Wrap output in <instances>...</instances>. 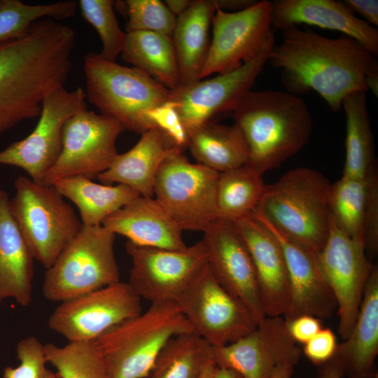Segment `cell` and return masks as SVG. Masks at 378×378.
<instances>
[{"mask_svg": "<svg viewBox=\"0 0 378 378\" xmlns=\"http://www.w3.org/2000/svg\"><path fill=\"white\" fill-rule=\"evenodd\" d=\"M83 71L86 98L101 114L135 133L154 128L146 113L167 101L170 90L141 70L106 60L95 52L85 54Z\"/></svg>", "mask_w": 378, "mask_h": 378, "instance_id": "cell-6", "label": "cell"}, {"mask_svg": "<svg viewBox=\"0 0 378 378\" xmlns=\"http://www.w3.org/2000/svg\"><path fill=\"white\" fill-rule=\"evenodd\" d=\"M305 24L340 31L378 53L377 29L356 17L343 1L334 0H278L272 2V29L284 31Z\"/></svg>", "mask_w": 378, "mask_h": 378, "instance_id": "cell-22", "label": "cell"}, {"mask_svg": "<svg viewBox=\"0 0 378 378\" xmlns=\"http://www.w3.org/2000/svg\"><path fill=\"white\" fill-rule=\"evenodd\" d=\"M125 130L111 117L87 108L78 112L63 127L61 152L43 183L52 185L55 180L68 176L97 177L118 154L116 141Z\"/></svg>", "mask_w": 378, "mask_h": 378, "instance_id": "cell-11", "label": "cell"}, {"mask_svg": "<svg viewBox=\"0 0 378 378\" xmlns=\"http://www.w3.org/2000/svg\"><path fill=\"white\" fill-rule=\"evenodd\" d=\"M281 33L268 62L280 70L287 92L314 91L334 112L349 94L367 92L368 76L378 72L375 55L349 36L331 38L298 26Z\"/></svg>", "mask_w": 378, "mask_h": 378, "instance_id": "cell-2", "label": "cell"}, {"mask_svg": "<svg viewBox=\"0 0 378 378\" xmlns=\"http://www.w3.org/2000/svg\"><path fill=\"white\" fill-rule=\"evenodd\" d=\"M78 7L74 1L31 5L19 0H0V45L20 37L41 19L58 21L71 18Z\"/></svg>", "mask_w": 378, "mask_h": 378, "instance_id": "cell-36", "label": "cell"}, {"mask_svg": "<svg viewBox=\"0 0 378 378\" xmlns=\"http://www.w3.org/2000/svg\"><path fill=\"white\" fill-rule=\"evenodd\" d=\"M52 185L77 206L86 226L102 225L108 216L140 196L125 185L97 183L81 176L57 178Z\"/></svg>", "mask_w": 378, "mask_h": 378, "instance_id": "cell-28", "label": "cell"}, {"mask_svg": "<svg viewBox=\"0 0 378 378\" xmlns=\"http://www.w3.org/2000/svg\"><path fill=\"white\" fill-rule=\"evenodd\" d=\"M125 32L150 31L172 38L176 16L160 0H127Z\"/></svg>", "mask_w": 378, "mask_h": 378, "instance_id": "cell-38", "label": "cell"}, {"mask_svg": "<svg viewBox=\"0 0 378 378\" xmlns=\"http://www.w3.org/2000/svg\"><path fill=\"white\" fill-rule=\"evenodd\" d=\"M76 31L50 18L0 45V136L39 117L45 98L64 87L71 69Z\"/></svg>", "mask_w": 378, "mask_h": 378, "instance_id": "cell-1", "label": "cell"}, {"mask_svg": "<svg viewBox=\"0 0 378 378\" xmlns=\"http://www.w3.org/2000/svg\"><path fill=\"white\" fill-rule=\"evenodd\" d=\"M262 176L247 164L219 173L216 193L218 218L234 221L251 214L265 188Z\"/></svg>", "mask_w": 378, "mask_h": 378, "instance_id": "cell-33", "label": "cell"}, {"mask_svg": "<svg viewBox=\"0 0 378 378\" xmlns=\"http://www.w3.org/2000/svg\"><path fill=\"white\" fill-rule=\"evenodd\" d=\"M231 112L246 144V164L261 175L298 153L313 128L304 100L287 91L251 90Z\"/></svg>", "mask_w": 378, "mask_h": 378, "instance_id": "cell-3", "label": "cell"}, {"mask_svg": "<svg viewBox=\"0 0 378 378\" xmlns=\"http://www.w3.org/2000/svg\"><path fill=\"white\" fill-rule=\"evenodd\" d=\"M233 223L250 253L265 316L287 318L291 310L290 290L279 242L253 213Z\"/></svg>", "mask_w": 378, "mask_h": 378, "instance_id": "cell-20", "label": "cell"}, {"mask_svg": "<svg viewBox=\"0 0 378 378\" xmlns=\"http://www.w3.org/2000/svg\"><path fill=\"white\" fill-rule=\"evenodd\" d=\"M115 234L103 226H82L46 270L43 297L62 302L120 281Z\"/></svg>", "mask_w": 378, "mask_h": 378, "instance_id": "cell-8", "label": "cell"}, {"mask_svg": "<svg viewBox=\"0 0 378 378\" xmlns=\"http://www.w3.org/2000/svg\"><path fill=\"white\" fill-rule=\"evenodd\" d=\"M353 13L361 15L372 26L378 25V1L377 0H345L343 1Z\"/></svg>", "mask_w": 378, "mask_h": 378, "instance_id": "cell-44", "label": "cell"}, {"mask_svg": "<svg viewBox=\"0 0 378 378\" xmlns=\"http://www.w3.org/2000/svg\"><path fill=\"white\" fill-rule=\"evenodd\" d=\"M10 200L12 215L34 260L46 270L76 237L83 224L53 185L18 176Z\"/></svg>", "mask_w": 378, "mask_h": 378, "instance_id": "cell-7", "label": "cell"}, {"mask_svg": "<svg viewBox=\"0 0 378 378\" xmlns=\"http://www.w3.org/2000/svg\"><path fill=\"white\" fill-rule=\"evenodd\" d=\"M337 337L330 328H321L304 344L303 353L317 367L329 361L337 347Z\"/></svg>", "mask_w": 378, "mask_h": 378, "instance_id": "cell-42", "label": "cell"}, {"mask_svg": "<svg viewBox=\"0 0 378 378\" xmlns=\"http://www.w3.org/2000/svg\"><path fill=\"white\" fill-rule=\"evenodd\" d=\"M346 122L345 162L342 177L365 178L377 165L366 92H357L343 101Z\"/></svg>", "mask_w": 378, "mask_h": 378, "instance_id": "cell-31", "label": "cell"}, {"mask_svg": "<svg viewBox=\"0 0 378 378\" xmlns=\"http://www.w3.org/2000/svg\"><path fill=\"white\" fill-rule=\"evenodd\" d=\"M102 225L137 245L172 250L187 247L181 228L153 197H136L108 216Z\"/></svg>", "mask_w": 378, "mask_h": 378, "instance_id": "cell-23", "label": "cell"}, {"mask_svg": "<svg viewBox=\"0 0 378 378\" xmlns=\"http://www.w3.org/2000/svg\"><path fill=\"white\" fill-rule=\"evenodd\" d=\"M344 374L337 361L332 358L327 363L318 367L316 378H342Z\"/></svg>", "mask_w": 378, "mask_h": 378, "instance_id": "cell-45", "label": "cell"}, {"mask_svg": "<svg viewBox=\"0 0 378 378\" xmlns=\"http://www.w3.org/2000/svg\"><path fill=\"white\" fill-rule=\"evenodd\" d=\"M252 213L276 238L284 256L291 298L290 313L286 319L304 314L330 318L337 304L318 265L317 253L289 240L263 216Z\"/></svg>", "mask_w": 378, "mask_h": 378, "instance_id": "cell-21", "label": "cell"}, {"mask_svg": "<svg viewBox=\"0 0 378 378\" xmlns=\"http://www.w3.org/2000/svg\"><path fill=\"white\" fill-rule=\"evenodd\" d=\"M192 1L188 0H167L164 4L169 10L178 17L183 13L191 4Z\"/></svg>", "mask_w": 378, "mask_h": 378, "instance_id": "cell-46", "label": "cell"}, {"mask_svg": "<svg viewBox=\"0 0 378 378\" xmlns=\"http://www.w3.org/2000/svg\"><path fill=\"white\" fill-rule=\"evenodd\" d=\"M211 29L210 48L200 79L233 71L260 53L274 34L272 1H255L233 12L217 8Z\"/></svg>", "mask_w": 378, "mask_h": 378, "instance_id": "cell-15", "label": "cell"}, {"mask_svg": "<svg viewBox=\"0 0 378 378\" xmlns=\"http://www.w3.org/2000/svg\"><path fill=\"white\" fill-rule=\"evenodd\" d=\"M208 268L218 283L249 309L258 324L266 316L248 249L233 221L217 218L203 231Z\"/></svg>", "mask_w": 378, "mask_h": 378, "instance_id": "cell-19", "label": "cell"}, {"mask_svg": "<svg viewBox=\"0 0 378 378\" xmlns=\"http://www.w3.org/2000/svg\"><path fill=\"white\" fill-rule=\"evenodd\" d=\"M17 367L8 366L4 378H59L56 372L48 369L44 353V344L34 337L20 340L16 346Z\"/></svg>", "mask_w": 378, "mask_h": 378, "instance_id": "cell-39", "label": "cell"}, {"mask_svg": "<svg viewBox=\"0 0 378 378\" xmlns=\"http://www.w3.org/2000/svg\"><path fill=\"white\" fill-rule=\"evenodd\" d=\"M141 312V298L128 283H117L59 302L48 327L68 342L95 341Z\"/></svg>", "mask_w": 378, "mask_h": 378, "instance_id": "cell-12", "label": "cell"}, {"mask_svg": "<svg viewBox=\"0 0 378 378\" xmlns=\"http://www.w3.org/2000/svg\"><path fill=\"white\" fill-rule=\"evenodd\" d=\"M365 251V241L348 236L330 218L328 236L316 257L337 304L338 331L343 340L354 326L374 266Z\"/></svg>", "mask_w": 378, "mask_h": 378, "instance_id": "cell-17", "label": "cell"}, {"mask_svg": "<svg viewBox=\"0 0 378 378\" xmlns=\"http://www.w3.org/2000/svg\"><path fill=\"white\" fill-rule=\"evenodd\" d=\"M146 117L175 147H188L189 136L174 102L167 101L150 109Z\"/></svg>", "mask_w": 378, "mask_h": 378, "instance_id": "cell-40", "label": "cell"}, {"mask_svg": "<svg viewBox=\"0 0 378 378\" xmlns=\"http://www.w3.org/2000/svg\"><path fill=\"white\" fill-rule=\"evenodd\" d=\"M216 366L214 362L210 363L204 369L200 378H216Z\"/></svg>", "mask_w": 378, "mask_h": 378, "instance_id": "cell-49", "label": "cell"}, {"mask_svg": "<svg viewBox=\"0 0 378 378\" xmlns=\"http://www.w3.org/2000/svg\"><path fill=\"white\" fill-rule=\"evenodd\" d=\"M132 267L127 282L134 293L150 302H176L207 267L202 240L181 250L125 244Z\"/></svg>", "mask_w": 378, "mask_h": 378, "instance_id": "cell-10", "label": "cell"}, {"mask_svg": "<svg viewBox=\"0 0 378 378\" xmlns=\"http://www.w3.org/2000/svg\"><path fill=\"white\" fill-rule=\"evenodd\" d=\"M294 366L289 364H283L277 366L270 378H291Z\"/></svg>", "mask_w": 378, "mask_h": 378, "instance_id": "cell-47", "label": "cell"}, {"mask_svg": "<svg viewBox=\"0 0 378 378\" xmlns=\"http://www.w3.org/2000/svg\"><path fill=\"white\" fill-rule=\"evenodd\" d=\"M173 147L158 129L151 128L141 134L132 148L118 153L110 167L97 178L102 183L122 184L141 196L153 197L158 169Z\"/></svg>", "mask_w": 378, "mask_h": 378, "instance_id": "cell-26", "label": "cell"}, {"mask_svg": "<svg viewBox=\"0 0 378 378\" xmlns=\"http://www.w3.org/2000/svg\"><path fill=\"white\" fill-rule=\"evenodd\" d=\"M302 349L293 340L284 316H265L248 334L221 346H213L218 368L232 370L242 378H270L276 368L299 361Z\"/></svg>", "mask_w": 378, "mask_h": 378, "instance_id": "cell-18", "label": "cell"}, {"mask_svg": "<svg viewBox=\"0 0 378 378\" xmlns=\"http://www.w3.org/2000/svg\"><path fill=\"white\" fill-rule=\"evenodd\" d=\"M188 147L197 163L219 173L243 166L248 160L246 144L234 123H204L189 134Z\"/></svg>", "mask_w": 378, "mask_h": 378, "instance_id": "cell-29", "label": "cell"}, {"mask_svg": "<svg viewBox=\"0 0 378 378\" xmlns=\"http://www.w3.org/2000/svg\"><path fill=\"white\" fill-rule=\"evenodd\" d=\"M368 195L364 216L365 248L371 256L378 252V172L377 165L367 176Z\"/></svg>", "mask_w": 378, "mask_h": 378, "instance_id": "cell-41", "label": "cell"}, {"mask_svg": "<svg viewBox=\"0 0 378 378\" xmlns=\"http://www.w3.org/2000/svg\"><path fill=\"white\" fill-rule=\"evenodd\" d=\"M176 302L193 331L213 346L232 343L258 326L246 306L218 283L208 266Z\"/></svg>", "mask_w": 378, "mask_h": 378, "instance_id": "cell-14", "label": "cell"}, {"mask_svg": "<svg viewBox=\"0 0 378 378\" xmlns=\"http://www.w3.org/2000/svg\"><path fill=\"white\" fill-rule=\"evenodd\" d=\"M216 378H242L239 374L237 372L228 370V369H224V368H218L216 367Z\"/></svg>", "mask_w": 378, "mask_h": 378, "instance_id": "cell-48", "label": "cell"}, {"mask_svg": "<svg viewBox=\"0 0 378 378\" xmlns=\"http://www.w3.org/2000/svg\"><path fill=\"white\" fill-rule=\"evenodd\" d=\"M217 8L216 0L192 1L190 6L176 18L172 40L180 85L200 80L211 44V22Z\"/></svg>", "mask_w": 378, "mask_h": 378, "instance_id": "cell-27", "label": "cell"}, {"mask_svg": "<svg viewBox=\"0 0 378 378\" xmlns=\"http://www.w3.org/2000/svg\"><path fill=\"white\" fill-rule=\"evenodd\" d=\"M112 0H80L78 6L82 17L97 32L102 44L99 55L104 59L115 62L125 43L127 33L118 24Z\"/></svg>", "mask_w": 378, "mask_h": 378, "instance_id": "cell-37", "label": "cell"}, {"mask_svg": "<svg viewBox=\"0 0 378 378\" xmlns=\"http://www.w3.org/2000/svg\"><path fill=\"white\" fill-rule=\"evenodd\" d=\"M10 200L0 189V304L13 299L26 307L32 302L34 258L12 215Z\"/></svg>", "mask_w": 378, "mask_h": 378, "instance_id": "cell-25", "label": "cell"}, {"mask_svg": "<svg viewBox=\"0 0 378 378\" xmlns=\"http://www.w3.org/2000/svg\"><path fill=\"white\" fill-rule=\"evenodd\" d=\"M85 99L81 88L69 91L63 87L48 95L34 130L0 151V164L21 168L34 181L43 183L61 152L63 127L69 118L87 108Z\"/></svg>", "mask_w": 378, "mask_h": 378, "instance_id": "cell-13", "label": "cell"}, {"mask_svg": "<svg viewBox=\"0 0 378 378\" xmlns=\"http://www.w3.org/2000/svg\"><path fill=\"white\" fill-rule=\"evenodd\" d=\"M219 172L190 162L173 147L157 173L155 200L182 230L202 231L218 218L216 193Z\"/></svg>", "mask_w": 378, "mask_h": 378, "instance_id": "cell-9", "label": "cell"}, {"mask_svg": "<svg viewBox=\"0 0 378 378\" xmlns=\"http://www.w3.org/2000/svg\"><path fill=\"white\" fill-rule=\"evenodd\" d=\"M275 43L273 34L254 59L239 68L171 90L169 99L176 104L188 136L216 115L234 109L251 90Z\"/></svg>", "mask_w": 378, "mask_h": 378, "instance_id": "cell-16", "label": "cell"}, {"mask_svg": "<svg viewBox=\"0 0 378 378\" xmlns=\"http://www.w3.org/2000/svg\"><path fill=\"white\" fill-rule=\"evenodd\" d=\"M123 59L150 76L170 90L180 85L178 68L172 38L150 31L127 32Z\"/></svg>", "mask_w": 378, "mask_h": 378, "instance_id": "cell-30", "label": "cell"}, {"mask_svg": "<svg viewBox=\"0 0 378 378\" xmlns=\"http://www.w3.org/2000/svg\"><path fill=\"white\" fill-rule=\"evenodd\" d=\"M286 321L290 335L297 344H304L323 328L319 318L308 314L300 315Z\"/></svg>", "mask_w": 378, "mask_h": 378, "instance_id": "cell-43", "label": "cell"}, {"mask_svg": "<svg viewBox=\"0 0 378 378\" xmlns=\"http://www.w3.org/2000/svg\"><path fill=\"white\" fill-rule=\"evenodd\" d=\"M378 267L374 265L349 335L337 344L333 358L348 378H377Z\"/></svg>", "mask_w": 378, "mask_h": 378, "instance_id": "cell-24", "label": "cell"}, {"mask_svg": "<svg viewBox=\"0 0 378 378\" xmlns=\"http://www.w3.org/2000/svg\"><path fill=\"white\" fill-rule=\"evenodd\" d=\"M211 362V344L194 331L181 332L164 344L148 378H200Z\"/></svg>", "mask_w": 378, "mask_h": 378, "instance_id": "cell-32", "label": "cell"}, {"mask_svg": "<svg viewBox=\"0 0 378 378\" xmlns=\"http://www.w3.org/2000/svg\"><path fill=\"white\" fill-rule=\"evenodd\" d=\"M188 331L193 330L176 302H158L111 328L95 342L108 378H148L168 340Z\"/></svg>", "mask_w": 378, "mask_h": 378, "instance_id": "cell-5", "label": "cell"}, {"mask_svg": "<svg viewBox=\"0 0 378 378\" xmlns=\"http://www.w3.org/2000/svg\"><path fill=\"white\" fill-rule=\"evenodd\" d=\"M367 195V176L365 178L342 176L331 184L328 196V209L332 221L350 237L363 241Z\"/></svg>", "mask_w": 378, "mask_h": 378, "instance_id": "cell-34", "label": "cell"}, {"mask_svg": "<svg viewBox=\"0 0 378 378\" xmlns=\"http://www.w3.org/2000/svg\"><path fill=\"white\" fill-rule=\"evenodd\" d=\"M44 353L59 378H108L95 341L68 342L64 346L47 343Z\"/></svg>", "mask_w": 378, "mask_h": 378, "instance_id": "cell-35", "label": "cell"}, {"mask_svg": "<svg viewBox=\"0 0 378 378\" xmlns=\"http://www.w3.org/2000/svg\"><path fill=\"white\" fill-rule=\"evenodd\" d=\"M331 183L320 172L300 167L266 185L253 212L267 219L289 240L318 253L329 233Z\"/></svg>", "mask_w": 378, "mask_h": 378, "instance_id": "cell-4", "label": "cell"}]
</instances>
